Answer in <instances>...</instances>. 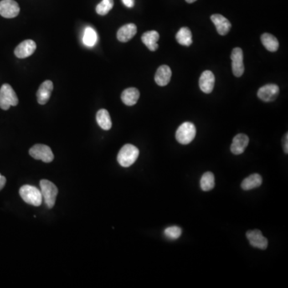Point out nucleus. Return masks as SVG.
<instances>
[{"instance_id":"obj_7","label":"nucleus","mask_w":288,"mask_h":288,"mask_svg":"<svg viewBox=\"0 0 288 288\" xmlns=\"http://www.w3.org/2000/svg\"><path fill=\"white\" fill-rule=\"evenodd\" d=\"M231 59L232 62V72L234 76H242L245 70L244 63H243V50L239 48H234L232 52Z\"/></svg>"},{"instance_id":"obj_17","label":"nucleus","mask_w":288,"mask_h":288,"mask_svg":"<svg viewBox=\"0 0 288 288\" xmlns=\"http://www.w3.org/2000/svg\"><path fill=\"white\" fill-rule=\"evenodd\" d=\"M171 70L167 65L160 66L156 71V75H155V81L157 85L160 87H164L171 81Z\"/></svg>"},{"instance_id":"obj_27","label":"nucleus","mask_w":288,"mask_h":288,"mask_svg":"<svg viewBox=\"0 0 288 288\" xmlns=\"http://www.w3.org/2000/svg\"><path fill=\"white\" fill-rule=\"evenodd\" d=\"M181 234H182V229L177 226L169 227L164 230V235L169 239L175 240L179 239L181 236Z\"/></svg>"},{"instance_id":"obj_18","label":"nucleus","mask_w":288,"mask_h":288,"mask_svg":"<svg viewBox=\"0 0 288 288\" xmlns=\"http://www.w3.org/2000/svg\"><path fill=\"white\" fill-rule=\"evenodd\" d=\"M141 39L146 48L151 52H155L159 48L157 42L160 39V34L156 31H149L145 32L143 35Z\"/></svg>"},{"instance_id":"obj_10","label":"nucleus","mask_w":288,"mask_h":288,"mask_svg":"<svg viewBox=\"0 0 288 288\" xmlns=\"http://www.w3.org/2000/svg\"><path fill=\"white\" fill-rule=\"evenodd\" d=\"M279 94V86L276 84H267L259 88L258 97L264 102H272Z\"/></svg>"},{"instance_id":"obj_26","label":"nucleus","mask_w":288,"mask_h":288,"mask_svg":"<svg viewBox=\"0 0 288 288\" xmlns=\"http://www.w3.org/2000/svg\"><path fill=\"white\" fill-rule=\"evenodd\" d=\"M114 6V0H102V2L97 5L96 12L100 16H106Z\"/></svg>"},{"instance_id":"obj_19","label":"nucleus","mask_w":288,"mask_h":288,"mask_svg":"<svg viewBox=\"0 0 288 288\" xmlns=\"http://www.w3.org/2000/svg\"><path fill=\"white\" fill-rule=\"evenodd\" d=\"M140 91L137 88H127L122 93V101L126 106H134L140 99Z\"/></svg>"},{"instance_id":"obj_12","label":"nucleus","mask_w":288,"mask_h":288,"mask_svg":"<svg viewBox=\"0 0 288 288\" xmlns=\"http://www.w3.org/2000/svg\"><path fill=\"white\" fill-rule=\"evenodd\" d=\"M211 20L216 27L217 32L220 36H226L232 28V23L228 18L219 14H215L211 16Z\"/></svg>"},{"instance_id":"obj_1","label":"nucleus","mask_w":288,"mask_h":288,"mask_svg":"<svg viewBox=\"0 0 288 288\" xmlns=\"http://www.w3.org/2000/svg\"><path fill=\"white\" fill-rule=\"evenodd\" d=\"M139 155L140 151L136 146L132 144H126L120 149V152L118 154V162L122 167H131L137 160Z\"/></svg>"},{"instance_id":"obj_8","label":"nucleus","mask_w":288,"mask_h":288,"mask_svg":"<svg viewBox=\"0 0 288 288\" xmlns=\"http://www.w3.org/2000/svg\"><path fill=\"white\" fill-rule=\"evenodd\" d=\"M246 237L248 238L251 246L260 250H266L268 248V241L267 238L263 235L261 231L252 230L246 233Z\"/></svg>"},{"instance_id":"obj_29","label":"nucleus","mask_w":288,"mask_h":288,"mask_svg":"<svg viewBox=\"0 0 288 288\" xmlns=\"http://www.w3.org/2000/svg\"><path fill=\"white\" fill-rule=\"evenodd\" d=\"M288 133H287L286 135H284V143H283V145H284V152H285V154L288 153Z\"/></svg>"},{"instance_id":"obj_11","label":"nucleus","mask_w":288,"mask_h":288,"mask_svg":"<svg viewBox=\"0 0 288 288\" xmlns=\"http://www.w3.org/2000/svg\"><path fill=\"white\" fill-rule=\"evenodd\" d=\"M36 50V43L32 39H27L19 43L16 49L15 54L18 59H25L34 54Z\"/></svg>"},{"instance_id":"obj_15","label":"nucleus","mask_w":288,"mask_h":288,"mask_svg":"<svg viewBox=\"0 0 288 288\" xmlns=\"http://www.w3.org/2000/svg\"><path fill=\"white\" fill-rule=\"evenodd\" d=\"M53 88L54 86L51 80H46L39 86L37 91V100L38 104L44 105L48 103L52 95Z\"/></svg>"},{"instance_id":"obj_13","label":"nucleus","mask_w":288,"mask_h":288,"mask_svg":"<svg viewBox=\"0 0 288 288\" xmlns=\"http://www.w3.org/2000/svg\"><path fill=\"white\" fill-rule=\"evenodd\" d=\"M249 144V138L248 135L244 134H238L234 136L232 140V146H231V151L234 155H241L245 151L247 146Z\"/></svg>"},{"instance_id":"obj_2","label":"nucleus","mask_w":288,"mask_h":288,"mask_svg":"<svg viewBox=\"0 0 288 288\" xmlns=\"http://www.w3.org/2000/svg\"><path fill=\"white\" fill-rule=\"evenodd\" d=\"M19 195L27 204L39 207L43 203V196L40 191L32 185H23L19 189Z\"/></svg>"},{"instance_id":"obj_22","label":"nucleus","mask_w":288,"mask_h":288,"mask_svg":"<svg viewBox=\"0 0 288 288\" xmlns=\"http://www.w3.org/2000/svg\"><path fill=\"white\" fill-rule=\"evenodd\" d=\"M176 38L180 44L185 47H189L192 45L193 42L192 33L188 27H184L180 28V31L176 34Z\"/></svg>"},{"instance_id":"obj_14","label":"nucleus","mask_w":288,"mask_h":288,"mask_svg":"<svg viewBox=\"0 0 288 288\" xmlns=\"http://www.w3.org/2000/svg\"><path fill=\"white\" fill-rule=\"evenodd\" d=\"M216 79L215 75L211 71H205L201 74L199 79V88L203 92L210 94L214 89Z\"/></svg>"},{"instance_id":"obj_3","label":"nucleus","mask_w":288,"mask_h":288,"mask_svg":"<svg viewBox=\"0 0 288 288\" xmlns=\"http://www.w3.org/2000/svg\"><path fill=\"white\" fill-rule=\"evenodd\" d=\"M39 185H40L41 194L44 199L45 204L49 209L53 208L55 204V200H56L59 190L57 188L56 186L49 180H41Z\"/></svg>"},{"instance_id":"obj_23","label":"nucleus","mask_w":288,"mask_h":288,"mask_svg":"<svg viewBox=\"0 0 288 288\" xmlns=\"http://www.w3.org/2000/svg\"><path fill=\"white\" fill-rule=\"evenodd\" d=\"M261 42L264 48L269 52H275L279 49V41L275 36L269 33H264L261 36Z\"/></svg>"},{"instance_id":"obj_30","label":"nucleus","mask_w":288,"mask_h":288,"mask_svg":"<svg viewBox=\"0 0 288 288\" xmlns=\"http://www.w3.org/2000/svg\"><path fill=\"white\" fill-rule=\"evenodd\" d=\"M6 182H7L6 178H5L4 176H2V175L0 174V191L4 187L5 184H6Z\"/></svg>"},{"instance_id":"obj_4","label":"nucleus","mask_w":288,"mask_h":288,"mask_svg":"<svg viewBox=\"0 0 288 288\" xmlns=\"http://www.w3.org/2000/svg\"><path fill=\"white\" fill-rule=\"evenodd\" d=\"M18 99L12 86L5 84L0 88V108L7 110L18 105Z\"/></svg>"},{"instance_id":"obj_9","label":"nucleus","mask_w":288,"mask_h":288,"mask_svg":"<svg viewBox=\"0 0 288 288\" xmlns=\"http://www.w3.org/2000/svg\"><path fill=\"white\" fill-rule=\"evenodd\" d=\"M20 8L15 0L0 1V16L7 18H15L18 16Z\"/></svg>"},{"instance_id":"obj_16","label":"nucleus","mask_w":288,"mask_h":288,"mask_svg":"<svg viewBox=\"0 0 288 288\" xmlns=\"http://www.w3.org/2000/svg\"><path fill=\"white\" fill-rule=\"evenodd\" d=\"M137 33V27L134 23H128L120 27L117 32V38L122 43H126Z\"/></svg>"},{"instance_id":"obj_31","label":"nucleus","mask_w":288,"mask_h":288,"mask_svg":"<svg viewBox=\"0 0 288 288\" xmlns=\"http://www.w3.org/2000/svg\"><path fill=\"white\" fill-rule=\"evenodd\" d=\"M197 0H186L187 3H192V2H196Z\"/></svg>"},{"instance_id":"obj_6","label":"nucleus","mask_w":288,"mask_h":288,"mask_svg":"<svg viewBox=\"0 0 288 288\" xmlns=\"http://www.w3.org/2000/svg\"><path fill=\"white\" fill-rule=\"evenodd\" d=\"M30 156L35 160H42L43 162H51L54 160V154L49 146L43 144H36L30 149Z\"/></svg>"},{"instance_id":"obj_24","label":"nucleus","mask_w":288,"mask_h":288,"mask_svg":"<svg viewBox=\"0 0 288 288\" xmlns=\"http://www.w3.org/2000/svg\"><path fill=\"white\" fill-rule=\"evenodd\" d=\"M216 185L215 176L212 172L207 171L203 174L200 180V187L203 192H209L213 189Z\"/></svg>"},{"instance_id":"obj_20","label":"nucleus","mask_w":288,"mask_h":288,"mask_svg":"<svg viewBox=\"0 0 288 288\" xmlns=\"http://www.w3.org/2000/svg\"><path fill=\"white\" fill-rule=\"evenodd\" d=\"M263 179L259 174H252L243 180L241 187L243 191H250L261 186Z\"/></svg>"},{"instance_id":"obj_25","label":"nucleus","mask_w":288,"mask_h":288,"mask_svg":"<svg viewBox=\"0 0 288 288\" xmlns=\"http://www.w3.org/2000/svg\"><path fill=\"white\" fill-rule=\"evenodd\" d=\"M83 41L87 47H94L97 43V34L95 30L91 27H87L84 31Z\"/></svg>"},{"instance_id":"obj_21","label":"nucleus","mask_w":288,"mask_h":288,"mask_svg":"<svg viewBox=\"0 0 288 288\" xmlns=\"http://www.w3.org/2000/svg\"><path fill=\"white\" fill-rule=\"evenodd\" d=\"M96 121L103 130L108 131L112 126V122L110 120V114L106 109H100L96 114Z\"/></svg>"},{"instance_id":"obj_28","label":"nucleus","mask_w":288,"mask_h":288,"mask_svg":"<svg viewBox=\"0 0 288 288\" xmlns=\"http://www.w3.org/2000/svg\"><path fill=\"white\" fill-rule=\"evenodd\" d=\"M122 2L128 8H131L135 5V0H122Z\"/></svg>"},{"instance_id":"obj_5","label":"nucleus","mask_w":288,"mask_h":288,"mask_svg":"<svg viewBox=\"0 0 288 288\" xmlns=\"http://www.w3.org/2000/svg\"><path fill=\"white\" fill-rule=\"evenodd\" d=\"M196 135V126L191 122H185L181 124L176 133V140L182 145L192 143Z\"/></svg>"}]
</instances>
